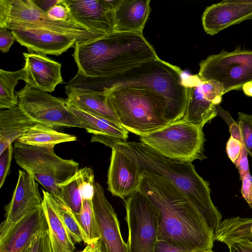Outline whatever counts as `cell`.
<instances>
[{"label":"cell","mask_w":252,"mask_h":252,"mask_svg":"<svg viewBox=\"0 0 252 252\" xmlns=\"http://www.w3.org/2000/svg\"><path fill=\"white\" fill-rule=\"evenodd\" d=\"M128 252H155L158 240V212L147 197L137 190L125 200Z\"/></svg>","instance_id":"obj_9"},{"label":"cell","mask_w":252,"mask_h":252,"mask_svg":"<svg viewBox=\"0 0 252 252\" xmlns=\"http://www.w3.org/2000/svg\"><path fill=\"white\" fill-rule=\"evenodd\" d=\"M67 95L66 101L68 105L75 106L120 124L115 112L108 103L106 94L71 93Z\"/></svg>","instance_id":"obj_25"},{"label":"cell","mask_w":252,"mask_h":252,"mask_svg":"<svg viewBox=\"0 0 252 252\" xmlns=\"http://www.w3.org/2000/svg\"><path fill=\"white\" fill-rule=\"evenodd\" d=\"M18 106L32 120L55 128L82 126L70 110L66 99L26 86L16 93Z\"/></svg>","instance_id":"obj_10"},{"label":"cell","mask_w":252,"mask_h":252,"mask_svg":"<svg viewBox=\"0 0 252 252\" xmlns=\"http://www.w3.org/2000/svg\"><path fill=\"white\" fill-rule=\"evenodd\" d=\"M247 20H252V0H222L207 7L202 16L203 29L211 35Z\"/></svg>","instance_id":"obj_18"},{"label":"cell","mask_w":252,"mask_h":252,"mask_svg":"<svg viewBox=\"0 0 252 252\" xmlns=\"http://www.w3.org/2000/svg\"><path fill=\"white\" fill-rule=\"evenodd\" d=\"M238 122L241 130L244 146L252 158V114L238 113Z\"/></svg>","instance_id":"obj_32"},{"label":"cell","mask_w":252,"mask_h":252,"mask_svg":"<svg viewBox=\"0 0 252 252\" xmlns=\"http://www.w3.org/2000/svg\"><path fill=\"white\" fill-rule=\"evenodd\" d=\"M29 252H53L49 229L38 235Z\"/></svg>","instance_id":"obj_34"},{"label":"cell","mask_w":252,"mask_h":252,"mask_svg":"<svg viewBox=\"0 0 252 252\" xmlns=\"http://www.w3.org/2000/svg\"><path fill=\"white\" fill-rule=\"evenodd\" d=\"M11 31L15 40L29 53L59 56L79 43L75 37L43 29L23 28Z\"/></svg>","instance_id":"obj_19"},{"label":"cell","mask_w":252,"mask_h":252,"mask_svg":"<svg viewBox=\"0 0 252 252\" xmlns=\"http://www.w3.org/2000/svg\"><path fill=\"white\" fill-rule=\"evenodd\" d=\"M46 192L49 199L72 240L77 243L83 241L87 244V238L73 212L60 199L47 191Z\"/></svg>","instance_id":"obj_28"},{"label":"cell","mask_w":252,"mask_h":252,"mask_svg":"<svg viewBox=\"0 0 252 252\" xmlns=\"http://www.w3.org/2000/svg\"><path fill=\"white\" fill-rule=\"evenodd\" d=\"M43 207L49 226L53 252H74L73 240L62 222L55 207L43 189Z\"/></svg>","instance_id":"obj_24"},{"label":"cell","mask_w":252,"mask_h":252,"mask_svg":"<svg viewBox=\"0 0 252 252\" xmlns=\"http://www.w3.org/2000/svg\"><path fill=\"white\" fill-rule=\"evenodd\" d=\"M26 72L25 82L29 87L45 92L54 91L57 86L63 84L62 64L46 55L24 53Z\"/></svg>","instance_id":"obj_20"},{"label":"cell","mask_w":252,"mask_h":252,"mask_svg":"<svg viewBox=\"0 0 252 252\" xmlns=\"http://www.w3.org/2000/svg\"><path fill=\"white\" fill-rule=\"evenodd\" d=\"M217 116L221 117L229 127L236 121L231 116L229 111L222 109L220 105L217 106Z\"/></svg>","instance_id":"obj_44"},{"label":"cell","mask_w":252,"mask_h":252,"mask_svg":"<svg viewBox=\"0 0 252 252\" xmlns=\"http://www.w3.org/2000/svg\"><path fill=\"white\" fill-rule=\"evenodd\" d=\"M75 136L58 131L54 128L36 124L17 140L19 143L38 147H54L62 143L76 141Z\"/></svg>","instance_id":"obj_26"},{"label":"cell","mask_w":252,"mask_h":252,"mask_svg":"<svg viewBox=\"0 0 252 252\" xmlns=\"http://www.w3.org/2000/svg\"><path fill=\"white\" fill-rule=\"evenodd\" d=\"M40 29L76 37L79 44L87 43L103 36L95 34L73 21L51 20L32 0H11L10 12L6 29Z\"/></svg>","instance_id":"obj_11"},{"label":"cell","mask_w":252,"mask_h":252,"mask_svg":"<svg viewBox=\"0 0 252 252\" xmlns=\"http://www.w3.org/2000/svg\"><path fill=\"white\" fill-rule=\"evenodd\" d=\"M87 240V245L98 240L100 232L95 217L92 199L83 200L81 211L74 214Z\"/></svg>","instance_id":"obj_29"},{"label":"cell","mask_w":252,"mask_h":252,"mask_svg":"<svg viewBox=\"0 0 252 252\" xmlns=\"http://www.w3.org/2000/svg\"><path fill=\"white\" fill-rule=\"evenodd\" d=\"M14 147L17 164L32 174L46 191L60 199V186L77 173L79 164L57 156L54 147L31 146L17 141Z\"/></svg>","instance_id":"obj_6"},{"label":"cell","mask_w":252,"mask_h":252,"mask_svg":"<svg viewBox=\"0 0 252 252\" xmlns=\"http://www.w3.org/2000/svg\"><path fill=\"white\" fill-rule=\"evenodd\" d=\"M11 0H0V28H5L8 21Z\"/></svg>","instance_id":"obj_41"},{"label":"cell","mask_w":252,"mask_h":252,"mask_svg":"<svg viewBox=\"0 0 252 252\" xmlns=\"http://www.w3.org/2000/svg\"><path fill=\"white\" fill-rule=\"evenodd\" d=\"M68 106L80 123L82 128L88 132L95 136L112 138L119 142L126 141L128 131L120 124L75 106Z\"/></svg>","instance_id":"obj_23"},{"label":"cell","mask_w":252,"mask_h":252,"mask_svg":"<svg viewBox=\"0 0 252 252\" xmlns=\"http://www.w3.org/2000/svg\"><path fill=\"white\" fill-rule=\"evenodd\" d=\"M141 174L138 190L158 212V240L192 252L212 250L214 230L186 195L167 179L145 171Z\"/></svg>","instance_id":"obj_1"},{"label":"cell","mask_w":252,"mask_h":252,"mask_svg":"<svg viewBox=\"0 0 252 252\" xmlns=\"http://www.w3.org/2000/svg\"><path fill=\"white\" fill-rule=\"evenodd\" d=\"M155 252H192L178 246H175L165 241L157 240Z\"/></svg>","instance_id":"obj_40"},{"label":"cell","mask_w":252,"mask_h":252,"mask_svg":"<svg viewBox=\"0 0 252 252\" xmlns=\"http://www.w3.org/2000/svg\"><path fill=\"white\" fill-rule=\"evenodd\" d=\"M199 66V78L220 84L224 94L252 82V50L239 47L230 52L222 50L202 61Z\"/></svg>","instance_id":"obj_8"},{"label":"cell","mask_w":252,"mask_h":252,"mask_svg":"<svg viewBox=\"0 0 252 252\" xmlns=\"http://www.w3.org/2000/svg\"><path fill=\"white\" fill-rule=\"evenodd\" d=\"M71 20L91 32L104 36L114 32V11L104 0H62Z\"/></svg>","instance_id":"obj_15"},{"label":"cell","mask_w":252,"mask_h":252,"mask_svg":"<svg viewBox=\"0 0 252 252\" xmlns=\"http://www.w3.org/2000/svg\"><path fill=\"white\" fill-rule=\"evenodd\" d=\"M112 153L107 175L108 189L124 200L138 189L141 172L137 162L116 144Z\"/></svg>","instance_id":"obj_17"},{"label":"cell","mask_w":252,"mask_h":252,"mask_svg":"<svg viewBox=\"0 0 252 252\" xmlns=\"http://www.w3.org/2000/svg\"><path fill=\"white\" fill-rule=\"evenodd\" d=\"M26 72L23 68L15 71L0 70V108L10 109L18 105L14 89L19 80L24 81Z\"/></svg>","instance_id":"obj_27"},{"label":"cell","mask_w":252,"mask_h":252,"mask_svg":"<svg viewBox=\"0 0 252 252\" xmlns=\"http://www.w3.org/2000/svg\"><path fill=\"white\" fill-rule=\"evenodd\" d=\"M78 252H100L98 240L88 244L83 251Z\"/></svg>","instance_id":"obj_46"},{"label":"cell","mask_w":252,"mask_h":252,"mask_svg":"<svg viewBox=\"0 0 252 252\" xmlns=\"http://www.w3.org/2000/svg\"><path fill=\"white\" fill-rule=\"evenodd\" d=\"M242 187L241 193L249 207L252 209V177L250 173H247L241 180Z\"/></svg>","instance_id":"obj_37"},{"label":"cell","mask_w":252,"mask_h":252,"mask_svg":"<svg viewBox=\"0 0 252 252\" xmlns=\"http://www.w3.org/2000/svg\"><path fill=\"white\" fill-rule=\"evenodd\" d=\"M150 0H121L114 10V32H141L151 8Z\"/></svg>","instance_id":"obj_21"},{"label":"cell","mask_w":252,"mask_h":252,"mask_svg":"<svg viewBox=\"0 0 252 252\" xmlns=\"http://www.w3.org/2000/svg\"><path fill=\"white\" fill-rule=\"evenodd\" d=\"M76 175L82 199H92L95 184L93 169L87 167L79 169Z\"/></svg>","instance_id":"obj_31"},{"label":"cell","mask_w":252,"mask_h":252,"mask_svg":"<svg viewBox=\"0 0 252 252\" xmlns=\"http://www.w3.org/2000/svg\"><path fill=\"white\" fill-rule=\"evenodd\" d=\"M47 14L49 18L55 21H72L68 9L61 2L50 8L47 11Z\"/></svg>","instance_id":"obj_35"},{"label":"cell","mask_w":252,"mask_h":252,"mask_svg":"<svg viewBox=\"0 0 252 252\" xmlns=\"http://www.w3.org/2000/svg\"><path fill=\"white\" fill-rule=\"evenodd\" d=\"M213 252L212 250H208L206 251H202V252Z\"/></svg>","instance_id":"obj_48"},{"label":"cell","mask_w":252,"mask_h":252,"mask_svg":"<svg viewBox=\"0 0 252 252\" xmlns=\"http://www.w3.org/2000/svg\"><path fill=\"white\" fill-rule=\"evenodd\" d=\"M248 155V153L243 146L238 158L234 163L239 171L240 180L245 175L250 173Z\"/></svg>","instance_id":"obj_38"},{"label":"cell","mask_w":252,"mask_h":252,"mask_svg":"<svg viewBox=\"0 0 252 252\" xmlns=\"http://www.w3.org/2000/svg\"><path fill=\"white\" fill-rule=\"evenodd\" d=\"M184 79L187 103L182 119L203 127L217 116V106L221 102L223 89L218 83L203 81L198 75H188Z\"/></svg>","instance_id":"obj_12"},{"label":"cell","mask_w":252,"mask_h":252,"mask_svg":"<svg viewBox=\"0 0 252 252\" xmlns=\"http://www.w3.org/2000/svg\"><path fill=\"white\" fill-rule=\"evenodd\" d=\"M181 68L158 57L121 73L101 77L86 76L77 72L65 86V93L106 94L118 87L137 86L161 95L166 103L168 123L182 119L187 103V89Z\"/></svg>","instance_id":"obj_2"},{"label":"cell","mask_w":252,"mask_h":252,"mask_svg":"<svg viewBox=\"0 0 252 252\" xmlns=\"http://www.w3.org/2000/svg\"><path fill=\"white\" fill-rule=\"evenodd\" d=\"M60 199L74 214L80 213L83 199L81 196L76 174L60 186Z\"/></svg>","instance_id":"obj_30"},{"label":"cell","mask_w":252,"mask_h":252,"mask_svg":"<svg viewBox=\"0 0 252 252\" xmlns=\"http://www.w3.org/2000/svg\"><path fill=\"white\" fill-rule=\"evenodd\" d=\"M37 123L18 105L0 112V154Z\"/></svg>","instance_id":"obj_22"},{"label":"cell","mask_w":252,"mask_h":252,"mask_svg":"<svg viewBox=\"0 0 252 252\" xmlns=\"http://www.w3.org/2000/svg\"><path fill=\"white\" fill-rule=\"evenodd\" d=\"M243 146L240 141L232 136L229 138L226 145V151L228 157L233 163L238 158Z\"/></svg>","instance_id":"obj_36"},{"label":"cell","mask_w":252,"mask_h":252,"mask_svg":"<svg viewBox=\"0 0 252 252\" xmlns=\"http://www.w3.org/2000/svg\"><path fill=\"white\" fill-rule=\"evenodd\" d=\"M242 89L245 94L249 96H252V82L245 84Z\"/></svg>","instance_id":"obj_47"},{"label":"cell","mask_w":252,"mask_h":252,"mask_svg":"<svg viewBox=\"0 0 252 252\" xmlns=\"http://www.w3.org/2000/svg\"><path fill=\"white\" fill-rule=\"evenodd\" d=\"M42 205L43 198L37 181L30 172L19 170L11 199L4 208L5 219L0 224V234L5 233L27 214Z\"/></svg>","instance_id":"obj_14"},{"label":"cell","mask_w":252,"mask_h":252,"mask_svg":"<svg viewBox=\"0 0 252 252\" xmlns=\"http://www.w3.org/2000/svg\"><path fill=\"white\" fill-rule=\"evenodd\" d=\"M48 229V223L42 205L0 234V252H29L38 235Z\"/></svg>","instance_id":"obj_16"},{"label":"cell","mask_w":252,"mask_h":252,"mask_svg":"<svg viewBox=\"0 0 252 252\" xmlns=\"http://www.w3.org/2000/svg\"><path fill=\"white\" fill-rule=\"evenodd\" d=\"M229 131L233 138L240 141L244 145L241 130L238 121L233 124L229 127Z\"/></svg>","instance_id":"obj_45"},{"label":"cell","mask_w":252,"mask_h":252,"mask_svg":"<svg viewBox=\"0 0 252 252\" xmlns=\"http://www.w3.org/2000/svg\"><path fill=\"white\" fill-rule=\"evenodd\" d=\"M120 125L128 132L142 136L169 124L164 98L150 89L118 87L106 94Z\"/></svg>","instance_id":"obj_5"},{"label":"cell","mask_w":252,"mask_h":252,"mask_svg":"<svg viewBox=\"0 0 252 252\" xmlns=\"http://www.w3.org/2000/svg\"><path fill=\"white\" fill-rule=\"evenodd\" d=\"M140 140L170 158L192 162L207 158L204 154L206 139L203 127L183 119L140 136Z\"/></svg>","instance_id":"obj_7"},{"label":"cell","mask_w":252,"mask_h":252,"mask_svg":"<svg viewBox=\"0 0 252 252\" xmlns=\"http://www.w3.org/2000/svg\"><path fill=\"white\" fill-rule=\"evenodd\" d=\"M138 163L140 171L160 176L171 182L188 198L215 230L222 215L211 197L209 183L196 172L192 162L166 157L142 142L115 143Z\"/></svg>","instance_id":"obj_4"},{"label":"cell","mask_w":252,"mask_h":252,"mask_svg":"<svg viewBox=\"0 0 252 252\" xmlns=\"http://www.w3.org/2000/svg\"><path fill=\"white\" fill-rule=\"evenodd\" d=\"M33 2L42 10L46 13L55 5L60 3L61 0H32Z\"/></svg>","instance_id":"obj_43"},{"label":"cell","mask_w":252,"mask_h":252,"mask_svg":"<svg viewBox=\"0 0 252 252\" xmlns=\"http://www.w3.org/2000/svg\"><path fill=\"white\" fill-rule=\"evenodd\" d=\"M14 152L12 144H10L1 154H0V188L4 184L8 175Z\"/></svg>","instance_id":"obj_33"},{"label":"cell","mask_w":252,"mask_h":252,"mask_svg":"<svg viewBox=\"0 0 252 252\" xmlns=\"http://www.w3.org/2000/svg\"><path fill=\"white\" fill-rule=\"evenodd\" d=\"M92 203L100 232V252H128L123 240L117 215L104 194L103 188L95 183Z\"/></svg>","instance_id":"obj_13"},{"label":"cell","mask_w":252,"mask_h":252,"mask_svg":"<svg viewBox=\"0 0 252 252\" xmlns=\"http://www.w3.org/2000/svg\"><path fill=\"white\" fill-rule=\"evenodd\" d=\"M227 246L230 252H252V241L250 240L233 242Z\"/></svg>","instance_id":"obj_42"},{"label":"cell","mask_w":252,"mask_h":252,"mask_svg":"<svg viewBox=\"0 0 252 252\" xmlns=\"http://www.w3.org/2000/svg\"><path fill=\"white\" fill-rule=\"evenodd\" d=\"M15 40L11 30L0 28V50L2 53L8 52Z\"/></svg>","instance_id":"obj_39"},{"label":"cell","mask_w":252,"mask_h":252,"mask_svg":"<svg viewBox=\"0 0 252 252\" xmlns=\"http://www.w3.org/2000/svg\"><path fill=\"white\" fill-rule=\"evenodd\" d=\"M72 57L77 72L90 77L118 74L158 57L143 33L116 32L76 44Z\"/></svg>","instance_id":"obj_3"}]
</instances>
